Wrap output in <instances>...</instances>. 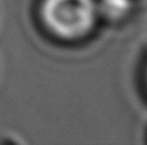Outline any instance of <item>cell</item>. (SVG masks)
<instances>
[{"label":"cell","instance_id":"1","mask_svg":"<svg viewBox=\"0 0 147 145\" xmlns=\"http://www.w3.org/2000/svg\"><path fill=\"white\" fill-rule=\"evenodd\" d=\"M39 13L45 27L61 40L87 36L100 19L97 0H42Z\"/></svg>","mask_w":147,"mask_h":145},{"label":"cell","instance_id":"2","mask_svg":"<svg viewBox=\"0 0 147 145\" xmlns=\"http://www.w3.org/2000/svg\"><path fill=\"white\" fill-rule=\"evenodd\" d=\"M133 9L131 0H97L98 17L109 21H120L129 16Z\"/></svg>","mask_w":147,"mask_h":145}]
</instances>
